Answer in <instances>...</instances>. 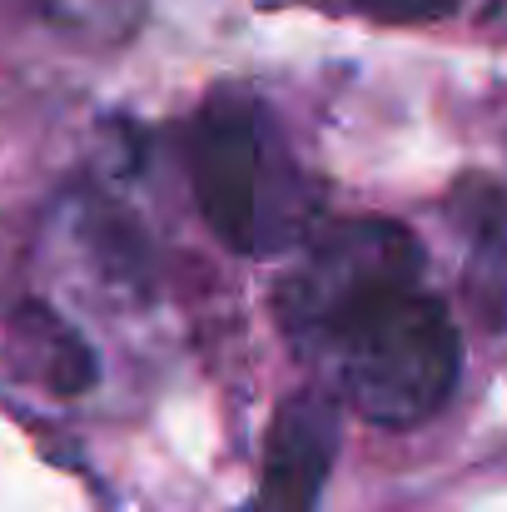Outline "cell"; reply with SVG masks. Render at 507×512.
Here are the masks:
<instances>
[{
	"label": "cell",
	"mask_w": 507,
	"mask_h": 512,
	"mask_svg": "<svg viewBox=\"0 0 507 512\" xmlns=\"http://www.w3.org/2000/svg\"><path fill=\"white\" fill-rule=\"evenodd\" d=\"M5 368L45 393H60V398H80L95 388L100 378V363H95V348L75 334V324H65L50 304H20L10 319H5Z\"/></svg>",
	"instance_id": "277c9868"
},
{
	"label": "cell",
	"mask_w": 507,
	"mask_h": 512,
	"mask_svg": "<svg viewBox=\"0 0 507 512\" xmlns=\"http://www.w3.org/2000/svg\"><path fill=\"white\" fill-rule=\"evenodd\" d=\"M338 453V403L304 388L279 403L264 443V473L244 512H314Z\"/></svg>",
	"instance_id": "3957f363"
},
{
	"label": "cell",
	"mask_w": 507,
	"mask_h": 512,
	"mask_svg": "<svg viewBox=\"0 0 507 512\" xmlns=\"http://www.w3.org/2000/svg\"><path fill=\"white\" fill-rule=\"evenodd\" d=\"M35 5L50 20L75 25V30H90V25L110 30V25H120V0H35Z\"/></svg>",
	"instance_id": "8992f818"
},
{
	"label": "cell",
	"mask_w": 507,
	"mask_h": 512,
	"mask_svg": "<svg viewBox=\"0 0 507 512\" xmlns=\"http://www.w3.org/2000/svg\"><path fill=\"white\" fill-rule=\"evenodd\" d=\"M189 184L204 224L239 254L289 249L309 219L314 194L274 125L244 90H219L189 125Z\"/></svg>",
	"instance_id": "7a4b0ae2"
},
{
	"label": "cell",
	"mask_w": 507,
	"mask_h": 512,
	"mask_svg": "<svg viewBox=\"0 0 507 512\" xmlns=\"http://www.w3.org/2000/svg\"><path fill=\"white\" fill-rule=\"evenodd\" d=\"M279 319L329 353L343 398L378 428L433 418L463 373V343L423 284V249L393 219L329 224L279 284Z\"/></svg>",
	"instance_id": "6da1fadb"
},
{
	"label": "cell",
	"mask_w": 507,
	"mask_h": 512,
	"mask_svg": "<svg viewBox=\"0 0 507 512\" xmlns=\"http://www.w3.org/2000/svg\"><path fill=\"white\" fill-rule=\"evenodd\" d=\"M458 0H398V15H448Z\"/></svg>",
	"instance_id": "52a82bcc"
},
{
	"label": "cell",
	"mask_w": 507,
	"mask_h": 512,
	"mask_svg": "<svg viewBox=\"0 0 507 512\" xmlns=\"http://www.w3.org/2000/svg\"><path fill=\"white\" fill-rule=\"evenodd\" d=\"M353 5H368V10H383V15H398V0H353Z\"/></svg>",
	"instance_id": "ba28073f"
},
{
	"label": "cell",
	"mask_w": 507,
	"mask_h": 512,
	"mask_svg": "<svg viewBox=\"0 0 507 512\" xmlns=\"http://www.w3.org/2000/svg\"><path fill=\"white\" fill-rule=\"evenodd\" d=\"M448 214L468 239V299L488 329L507 324V194L493 179H458Z\"/></svg>",
	"instance_id": "5b68a950"
}]
</instances>
